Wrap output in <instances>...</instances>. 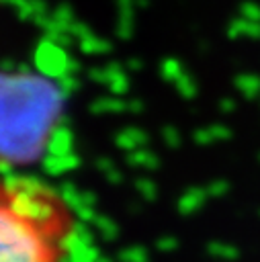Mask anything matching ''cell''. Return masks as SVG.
Here are the masks:
<instances>
[{
  "label": "cell",
  "instance_id": "obj_2",
  "mask_svg": "<svg viewBox=\"0 0 260 262\" xmlns=\"http://www.w3.org/2000/svg\"><path fill=\"white\" fill-rule=\"evenodd\" d=\"M63 92L43 74L0 70V172H25L49 147Z\"/></svg>",
  "mask_w": 260,
  "mask_h": 262
},
{
  "label": "cell",
  "instance_id": "obj_1",
  "mask_svg": "<svg viewBox=\"0 0 260 262\" xmlns=\"http://www.w3.org/2000/svg\"><path fill=\"white\" fill-rule=\"evenodd\" d=\"M76 231L72 203L27 172H0V262H63Z\"/></svg>",
  "mask_w": 260,
  "mask_h": 262
}]
</instances>
